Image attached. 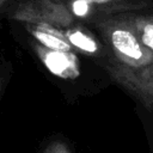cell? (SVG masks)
Masks as SVG:
<instances>
[{"label": "cell", "mask_w": 153, "mask_h": 153, "mask_svg": "<svg viewBox=\"0 0 153 153\" xmlns=\"http://www.w3.org/2000/svg\"><path fill=\"white\" fill-rule=\"evenodd\" d=\"M93 25L100 32L116 61L131 67L153 62V53L142 45L126 13L106 17Z\"/></svg>", "instance_id": "cell-1"}, {"label": "cell", "mask_w": 153, "mask_h": 153, "mask_svg": "<svg viewBox=\"0 0 153 153\" xmlns=\"http://www.w3.org/2000/svg\"><path fill=\"white\" fill-rule=\"evenodd\" d=\"M8 18L25 25L65 29L78 24L63 0H16L6 11Z\"/></svg>", "instance_id": "cell-2"}, {"label": "cell", "mask_w": 153, "mask_h": 153, "mask_svg": "<svg viewBox=\"0 0 153 153\" xmlns=\"http://www.w3.org/2000/svg\"><path fill=\"white\" fill-rule=\"evenodd\" d=\"M104 68L116 82L140 100L153 96V62L140 67H131L118 61H111Z\"/></svg>", "instance_id": "cell-3"}, {"label": "cell", "mask_w": 153, "mask_h": 153, "mask_svg": "<svg viewBox=\"0 0 153 153\" xmlns=\"http://www.w3.org/2000/svg\"><path fill=\"white\" fill-rule=\"evenodd\" d=\"M32 48L43 65L56 76L62 79H75L80 74L79 61L74 53L48 49L37 42Z\"/></svg>", "instance_id": "cell-4"}, {"label": "cell", "mask_w": 153, "mask_h": 153, "mask_svg": "<svg viewBox=\"0 0 153 153\" xmlns=\"http://www.w3.org/2000/svg\"><path fill=\"white\" fill-rule=\"evenodd\" d=\"M61 33L74 51H80L96 57H105L106 49L96 39V37L80 23L61 29Z\"/></svg>", "instance_id": "cell-5"}, {"label": "cell", "mask_w": 153, "mask_h": 153, "mask_svg": "<svg viewBox=\"0 0 153 153\" xmlns=\"http://www.w3.org/2000/svg\"><path fill=\"white\" fill-rule=\"evenodd\" d=\"M25 27L35 38V42L39 43L41 45L53 50L75 53L62 36L61 29L49 25H25Z\"/></svg>", "instance_id": "cell-6"}, {"label": "cell", "mask_w": 153, "mask_h": 153, "mask_svg": "<svg viewBox=\"0 0 153 153\" xmlns=\"http://www.w3.org/2000/svg\"><path fill=\"white\" fill-rule=\"evenodd\" d=\"M96 6L104 17L114 14L140 12L149 6H153V0H85Z\"/></svg>", "instance_id": "cell-7"}, {"label": "cell", "mask_w": 153, "mask_h": 153, "mask_svg": "<svg viewBox=\"0 0 153 153\" xmlns=\"http://www.w3.org/2000/svg\"><path fill=\"white\" fill-rule=\"evenodd\" d=\"M126 14L142 45L153 53V16L141 12H128Z\"/></svg>", "instance_id": "cell-8"}, {"label": "cell", "mask_w": 153, "mask_h": 153, "mask_svg": "<svg viewBox=\"0 0 153 153\" xmlns=\"http://www.w3.org/2000/svg\"><path fill=\"white\" fill-rule=\"evenodd\" d=\"M43 153H71V151H69V147L65 142L56 140V141L50 142L45 147Z\"/></svg>", "instance_id": "cell-9"}, {"label": "cell", "mask_w": 153, "mask_h": 153, "mask_svg": "<svg viewBox=\"0 0 153 153\" xmlns=\"http://www.w3.org/2000/svg\"><path fill=\"white\" fill-rule=\"evenodd\" d=\"M16 0H0V12L6 11Z\"/></svg>", "instance_id": "cell-10"}, {"label": "cell", "mask_w": 153, "mask_h": 153, "mask_svg": "<svg viewBox=\"0 0 153 153\" xmlns=\"http://www.w3.org/2000/svg\"><path fill=\"white\" fill-rule=\"evenodd\" d=\"M6 84H7V81H6L5 76L0 74V98H1V96H2V93H4V90H5V87H6Z\"/></svg>", "instance_id": "cell-11"}, {"label": "cell", "mask_w": 153, "mask_h": 153, "mask_svg": "<svg viewBox=\"0 0 153 153\" xmlns=\"http://www.w3.org/2000/svg\"><path fill=\"white\" fill-rule=\"evenodd\" d=\"M141 102H142V103H145L147 106H151V108H153V96H148V97L143 98Z\"/></svg>", "instance_id": "cell-12"}]
</instances>
